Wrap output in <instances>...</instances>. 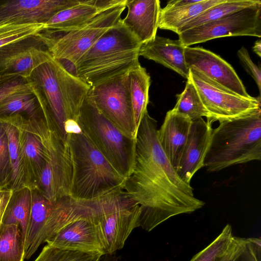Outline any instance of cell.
Here are the masks:
<instances>
[{
  "mask_svg": "<svg viewBox=\"0 0 261 261\" xmlns=\"http://www.w3.org/2000/svg\"><path fill=\"white\" fill-rule=\"evenodd\" d=\"M158 129L157 121L146 112L137 133L134 166L123 188L139 205L140 227L147 231L205 204L171 165L159 142Z\"/></svg>",
  "mask_w": 261,
  "mask_h": 261,
  "instance_id": "6da1fadb",
  "label": "cell"
},
{
  "mask_svg": "<svg viewBox=\"0 0 261 261\" xmlns=\"http://www.w3.org/2000/svg\"><path fill=\"white\" fill-rule=\"evenodd\" d=\"M26 79L58 134L68 143L70 134L80 130L77 119L90 87L51 54Z\"/></svg>",
  "mask_w": 261,
  "mask_h": 261,
  "instance_id": "7a4b0ae2",
  "label": "cell"
},
{
  "mask_svg": "<svg viewBox=\"0 0 261 261\" xmlns=\"http://www.w3.org/2000/svg\"><path fill=\"white\" fill-rule=\"evenodd\" d=\"M141 45L121 18L73 65V74L92 87L127 73L140 64Z\"/></svg>",
  "mask_w": 261,
  "mask_h": 261,
  "instance_id": "3957f363",
  "label": "cell"
},
{
  "mask_svg": "<svg viewBox=\"0 0 261 261\" xmlns=\"http://www.w3.org/2000/svg\"><path fill=\"white\" fill-rule=\"evenodd\" d=\"M261 160V109L219 122L212 129L203 162L208 172Z\"/></svg>",
  "mask_w": 261,
  "mask_h": 261,
  "instance_id": "277c9868",
  "label": "cell"
},
{
  "mask_svg": "<svg viewBox=\"0 0 261 261\" xmlns=\"http://www.w3.org/2000/svg\"><path fill=\"white\" fill-rule=\"evenodd\" d=\"M72 162L70 195L92 199L123 190L126 178L121 175L82 132L70 134Z\"/></svg>",
  "mask_w": 261,
  "mask_h": 261,
  "instance_id": "5b68a950",
  "label": "cell"
},
{
  "mask_svg": "<svg viewBox=\"0 0 261 261\" xmlns=\"http://www.w3.org/2000/svg\"><path fill=\"white\" fill-rule=\"evenodd\" d=\"M77 123L81 132L126 178L134 166L136 139L125 135L98 110L89 92L80 108Z\"/></svg>",
  "mask_w": 261,
  "mask_h": 261,
  "instance_id": "8992f818",
  "label": "cell"
},
{
  "mask_svg": "<svg viewBox=\"0 0 261 261\" xmlns=\"http://www.w3.org/2000/svg\"><path fill=\"white\" fill-rule=\"evenodd\" d=\"M33 120L47 150V158L36 189L51 201L71 196L73 169L69 143L60 137L49 117L40 116Z\"/></svg>",
  "mask_w": 261,
  "mask_h": 261,
  "instance_id": "52a82bcc",
  "label": "cell"
},
{
  "mask_svg": "<svg viewBox=\"0 0 261 261\" xmlns=\"http://www.w3.org/2000/svg\"><path fill=\"white\" fill-rule=\"evenodd\" d=\"M126 0L100 12L82 27L63 35L47 36L40 33L55 59L72 66L109 29L120 19Z\"/></svg>",
  "mask_w": 261,
  "mask_h": 261,
  "instance_id": "ba28073f",
  "label": "cell"
},
{
  "mask_svg": "<svg viewBox=\"0 0 261 261\" xmlns=\"http://www.w3.org/2000/svg\"><path fill=\"white\" fill-rule=\"evenodd\" d=\"M140 216L139 205L123 190L109 196L99 216L106 254L123 247L132 231L140 227Z\"/></svg>",
  "mask_w": 261,
  "mask_h": 261,
  "instance_id": "9c48e42d",
  "label": "cell"
},
{
  "mask_svg": "<svg viewBox=\"0 0 261 261\" xmlns=\"http://www.w3.org/2000/svg\"><path fill=\"white\" fill-rule=\"evenodd\" d=\"M261 37V1L222 17L186 30L178 34L185 47L218 38Z\"/></svg>",
  "mask_w": 261,
  "mask_h": 261,
  "instance_id": "30bf717a",
  "label": "cell"
},
{
  "mask_svg": "<svg viewBox=\"0 0 261 261\" xmlns=\"http://www.w3.org/2000/svg\"><path fill=\"white\" fill-rule=\"evenodd\" d=\"M98 110L125 135L136 139V129L129 91L128 72L90 87Z\"/></svg>",
  "mask_w": 261,
  "mask_h": 261,
  "instance_id": "8fae6325",
  "label": "cell"
},
{
  "mask_svg": "<svg viewBox=\"0 0 261 261\" xmlns=\"http://www.w3.org/2000/svg\"><path fill=\"white\" fill-rule=\"evenodd\" d=\"M189 79L197 90L212 123L232 119L260 110V97L246 98L220 87L189 69Z\"/></svg>",
  "mask_w": 261,
  "mask_h": 261,
  "instance_id": "7c38bea8",
  "label": "cell"
},
{
  "mask_svg": "<svg viewBox=\"0 0 261 261\" xmlns=\"http://www.w3.org/2000/svg\"><path fill=\"white\" fill-rule=\"evenodd\" d=\"M12 123L18 132V142L25 186L37 188L47 158L33 118L21 114L1 117Z\"/></svg>",
  "mask_w": 261,
  "mask_h": 261,
  "instance_id": "4fadbf2b",
  "label": "cell"
},
{
  "mask_svg": "<svg viewBox=\"0 0 261 261\" xmlns=\"http://www.w3.org/2000/svg\"><path fill=\"white\" fill-rule=\"evenodd\" d=\"M189 69H193L215 85L240 96L250 98L233 67L216 54L201 47H185Z\"/></svg>",
  "mask_w": 261,
  "mask_h": 261,
  "instance_id": "5bb4252c",
  "label": "cell"
},
{
  "mask_svg": "<svg viewBox=\"0 0 261 261\" xmlns=\"http://www.w3.org/2000/svg\"><path fill=\"white\" fill-rule=\"evenodd\" d=\"M50 53L40 33L0 47V74L27 79Z\"/></svg>",
  "mask_w": 261,
  "mask_h": 261,
  "instance_id": "9a60e30c",
  "label": "cell"
},
{
  "mask_svg": "<svg viewBox=\"0 0 261 261\" xmlns=\"http://www.w3.org/2000/svg\"><path fill=\"white\" fill-rule=\"evenodd\" d=\"M80 0H0V25L46 23Z\"/></svg>",
  "mask_w": 261,
  "mask_h": 261,
  "instance_id": "2e32d148",
  "label": "cell"
},
{
  "mask_svg": "<svg viewBox=\"0 0 261 261\" xmlns=\"http://www.w3.org/2000/svg\"><path fill=\"white\" fill-rule=\"evenodd\" d=\"M60 249L83 252L106 254L105 242L98 223L79 219L66 224L46 241Z\"/></svg>",
  "mask_w": 261,
  "mask_h": 261,
  "instance_id": "e0dca14e",
  "label": "cell"
},
{
  "mask_svg": "<svg viewBox=\"0 0 261 261\" xmlns=\"http://www.w3.org/2000/svg\"><path fill=\"white\" fill-rule=\"evenodd\" d=\"M122 0H80L73 6L55 15L44 24L42 32L46 35H63L86 24L95 16Z\"/></svg>",
  "mask_w": 261,
  "mask_h": 261,
  "instance_id": "ac0fdd59",
  "label": "cell"
},
{
  "mask_svg": "<svg viewBox=\"0 0 261 261\" xmlns=\"http://www.w3.org/2000/svg\"><path fill=\"white\" fill-rule=\"evenodd\" d=\"M212 123L203 118L192 120L188 139L178 165L176 169L179 177L186 183L203 167V162L212 130Z\"/></svg>",
  "mask_w": 261,
  "mask_h": 261,
  "instance_id": "d6986e66",
  "label": "cell"
},
{
  "mask_svg": "<svg viewBox=\"0 0 261 261\" xmlns=\"http://www.w3.org/2000/svg\"><path fill=\"white\" fill-rule=\"evenodd\" d=\"M126 16L122 23L142 44L153 40L159 28L161 11L159 0H126Z\"/></svg>",
  "mask_w": 261,
  "mask_h": 261,
  "instance_id": "ffe728a7",
  "label": "cell"
},
{
  "mask_svg": "<svg viewBox=\"0 0 261 261\" xmlns=\"http://www.w3.org/2000/svg\"><path fill=\"white\" fill-rule=\"evenodd\" d=\"M191 123L188 117L172 109L167 112L163 123L158 129L160 145L175 170L186 145Z\"/></svg>",
  "mask_w": 261,
  "mask_h": 261,
  "instance_id": "44dd1931",
  "label": "cell"
},
{
  "mask_svg": "<svg viewBox=\"0 0 261 261\" xmlns=\"http://www.w3.org/2000/svg\"><path fill=\"white\" fill-rule=\"evenodd\" d=\"M185 48L178 39L172 40L156 35L152 41L142 44L139 55L188 79L190 70L186 63Z\"/></svg>",
  "mask_w": 261,
  "mask_h": 261,
  "instance_id": "7402d4cb",
  "label": "cell"
},
{
  "mask_svg": "<svg viewBox=\"0 0 261 261\" xmlns=\"http://www.w3.org/2000/svg\"><path fill=\"white\" fill-rule=\"evenodd\" d=\"M31 209L24 244V259H29L34 254V247L45 225L53 205V201L46 198L36 188L31 189Z\"/></svg>",
  "mask_w": 261,
  "mask_h": 261,
  "instance_id": "603a6c76",
  "label": "cell"
},
{
  "mask_svg": "<svg viewBox=\"0 0 261 261\" xmlns=\"http://www.w3.org/2000/svg\"><path fill=\"white\" fill-rule=\"evenodd\" d=\"M129 91L136 129L147 112L150 76L145 68L140 64L128 72Z\"/></svg>",
  "mask_w": 261,
  "mask_h": 261,
  "instance_id": "cb8c5ba5",
  "label": "cell"
},
{
  "mask_svg": "<svg viewBox=\"0 0 261 261\" xmlns=\"http://www.w3.org/2000/svg\"><path fill=\"white\" fill-rule=\"evenodd\" d=\"M32 203L31 189L28 187L12 191L5 208L2 223L18 224L24 244Z\"/></svg>",
  "mask_w": 261,
  "mask_h": 261,
  "instance_id": "d4e9b609",
  "label": "cell"
},
{
  "mask_svg": "<svg viewBox=\"0 0 261 261\" xmlns=\"http://www.w3.org/2000/svg\"><path fill=\"white\" fill-rule=\"evenodd\" d=\"M224 0H200L189 5L169 9H161L159 28L178 34L179 29L187 22L211 7Z\"/></svg>",
  "mask_w": 261,
  "mask_h": 261,
  "instance_id": "484cf974",
  "label": "cell"
},
{
  "mask_svg": "<svg viewBox=\"0 0 261 261\" xmlns=\"http://www.w3.org/2000/svg\"><path fill=\"white\" fill-rule=\"evenodd\" d=\"M43 111L40 100L30 87L18 90L0 102V117L21 114L34 117Z\"/></svg>",
  "mask_w": 261,
  "mask_h": 261,
  "instance_id": "4316f807",
  "label": "cell"
},
{
  "mask_svg": "<svg viewBox=\"0 0 261 261\" xmlns=\"http://www.w3.org/2000/svg\"><path fill=\"white\" fill-rule=\"evenodd\" d=\"M24 242L18 224L0 226V261H24Z\"/></svg>",
  "mask_w": 261,
  "mask_h": 261,
  "instance_id": "83f0119b",
  "label": "cell"
},
{
  "mask_svg": "<svg viewBox=\"0 0 261 261\" xmlns=\"http://www.w3.org/2000/svg\"><path fill=\"white\" fill-rule=\"evenodd\" d=\"M259 2L258 0H224L189 20L179 29L178 35L183 31L216 20L224 16L253 5Z\"/></svg>",
  "mask_w": 261,
  "mask_h": 261,
  "instance_id": "f1b7e54d",
  "label": "cell"
},
{
  "mask_svg": "<svg viewBox=\"0 0 261 261\" xmlns=\"http://www.w3.org/2000/svg\"><path fill=\"white\" fill-rule=\"evenodd\" d=\"M176 103L173 108L176 112L188 117L191 120L205 117L209 118L210 115L204 107L192 82L189 79L184 91L176 95Z\"/></svg>",
  "mask_w": 261,
  "mask_h": 261,
  "instance_id": "f546056e",
  "label": "cell"
},
{
  "mask_svg": "<svg viewBox=\"0 0 261 261\" xmlns=\"http://www.w3.org/2000/svg\"><path fill=\"white\" fill-rule=\"evenodd\" d=\"M5 126L9 140L10 162L11 168V179L9 189L12 191L25 186L22 168L18 142V132L15 126L3 117H0Z\"/></svg>",
  "mask_w": 261,
  "mask_h": 261,
  "instance_id": "4dcf8cb0",
  "label": "cell"
},
{
  "mask_svg": "<svg viewBox=\"0 0 261 261\" xmlns=\"http://www.w3.org/2000/svg\"><path fill=\"white\" fill-rule=\"evenodd\" d=\"M99 253L62 249L46 244L34 261H100Z\"/></svg>",
  "mask_w": 261,
  "mask_h": 261,
  "instance_id": "1f68e13d",
  "label": "cell"
},
{
  "mask_svg": "<svg viewBox=\"0 0 261 261\" xmlns=\"http://www.w3.org/2000/svg\"><path fill=\"white\" fill-rule=\"evenodd\" d=\"M233 237L231 226L227 224L214 240L189 261H215L226 250Z\"/></svg>",
  "mask_w": 261,
  "mask_h": 261,
  "instance_id": "d6a6232c",
  "label": "cell"
},
{
  "mask_svg": "<svg viewBox=\"0 0 261 261\" xmlns=\"http://www.w3.org/2000/svg\"><path fill=\"white\" fill-rule=\"evenodd\" d=\"M44 24H23L0 25V47L6 44L37 35L43 31Z\"/></svg>",
  "mask_w": 261,
  "mask_h": 261,
  "instance_id": "836d02e7",
  "label": "cell"
},
{
  "mask_svg": "<svg viewBox=\"0 0 261 261\" xmlns=\"http://www.w3.org/2000/svg\"><path fill=\"white\" fill-rule=\"evenodd\" d=\"M11 179L8 137L5 124L0 119V189H9Z\"/></svg>",
  "mask_w": 261,
  "mask_h": 261,
  "instance_id": "e575fe53",
  "label": "cell"
},
{
  "mask_svg": "<svg viewBox=\"0 0 261 261\" xmlns=\"http://www.w3.org/2000/svg\"><path fill=\"white\" fill-rule=\"evenodd\" d=\"M30 87L27 79L15 74H0V102L9 95Z\"/></svg>",
  "mask_w": 261,
  "mask_h": 261,
  "instance_id": "d590c367",
  "label": "cell"
},
{
  "mask_svg": "<svg viewBox=\"0 0 261 261\" xmlns=\"http://www.w3.org/2000/svg\"><path fill=\"white\" fill-rule=\"evenodd\" d=\"M237 55L245 70L253 79L256 83L259 92V96L260 97L261 69L260 67H258L253 63L245 47L242 46L238 50Z\"/></svg>",
  "mask_w": 261,
  "mask_h": 261,
  "instance_id": "8d00e7d4",
  "label": "cell"
},
{
  "mask_svg": "<svg viewBox=\"0 0 261 261\" xmlns=\"http://www.w3.org/2000/svg\"><path fill=\"white\" fill-rule=\"evenodd\" d=\"M237 261H261V240L247 238L245 249Z\"/></svg>",
  "mask_w": 261,
  "mask_h": 261,
  "instance_id": "74e56055",
  "label": "cell"
},
{
  "mask_svg": "<svg viewBox=\"0 0 261 261\" xmlns=\"http://www.w3.org/2000/svg\"><path fill=\"white\" fill-rule=\"evenodd\" d=\"M247 239L233 237L225 252L215 261H237L243 252Z\"/></svg>",
  "mask_w": 261,
  "mask_h": 261,
  "instance_id": "f35d334b",
  "label": "cell"
},
{
  "mask_svg": "<svg viewBox=\"0 0 261 261\" xmlns=\"http://www.w3.org/2000/svg\"><path fill=\"white\" fill-rule=\"evenodd\" d=\"M12 191L9 189H0V226L2 223L3 215Z\"/></svg>",
  "mask_w": 261,
  "mask_h": 261,
  "instance_id": "ab89813d",
  "label": "cell"
},
{
  "mask_svg": "<svg viewBox=\"0 0 261 261\" xmlns=\"http://www.w3.org/2000/svg\"><path fill=\"white\" fill-rule=\"evenodd\" d=\"M200 0H172L168 2L166 6L163 8L164 10H169L179 8L198 2Z\"/></svg>",
  "mask_w": 261,
  "mask_h": 261,
  "instance_id": "60d3db41",
  "label": "cell"
},
{
  "mask_svg": "<svg viewBox=\"0 0 261 261\" xmlns=\"http://www.w3.org/2000/svg\"><path fill=\"white\" fill-rule=\"evenodd\" d=\"M253 52L259 57H261V40L260 39L257 40L252 47Z\"/></svg>",
  "mask_w": 261,
  "mask_h": 261,
  "instance_id": "b9f144b4",
  "label": "cell"
},
{
  "mask_svg": "<svg viewBox=\"0 0 261 261\" xmlns=\"http://www.w3.org/2000/svg\"><path fill=\"white\" fill-rule=\"evenodd\" d=\"M100 261H118L119 257L114 254H106Z\"/></svg>",
  "mask_w": 261,
  "mask_h": 261,
  "instance_id": "7bdbcfd3",
  "label": "cell"
}]
</instances>
